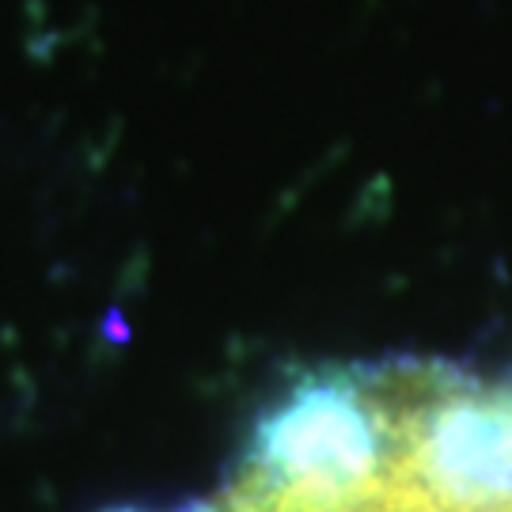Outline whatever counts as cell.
Listing matches in <instances>:
<instances>
[{
  "instance_id": "obj_2",
  "label": "cell",
  "mask_w": 512,
  "mask_h": 512,
  "mask_svg": "<svg viewBox=\"0 0 512 512\" xmlns=\"http://www.w3.org/2000/svg\"><path fill=\"white\" fill-rule=\"evenodd\" d=\"M103 512H217L213 505H205V501H186L179 509H141V505H114V509H103Z\"/></svg>"
},
{
  "instance_id": "obj_3",
  "label": "cell",
  "mask_w": 512,
  "mask_h": 512,
  "mask_svg": "<svg viewBox=\"0 0 512 512\" xmlns=\"http://www.w3.org/2000/svg\"><path fill=\"white\" fill-rule=\"evenodd\" d=\"M505 403H509V414H512V384L505 387Z\"/></svg>"
},
{
  "instance_id": "obj_1",
  "label": "cell",
  "mask_w": 512,
  "mask_h": 512,
  "mask_svg": "<svg viewBox=\"0 0 512 512\" xmlns=\"http://www.w3.org/2000/svg\"><path fill=\"white\" fill-rule=\"evenodd\" d=\"M395 410L384 368H311L258 410L236 494L334 509L391 463Z\"/></svg>"
}]
</instances>
